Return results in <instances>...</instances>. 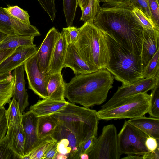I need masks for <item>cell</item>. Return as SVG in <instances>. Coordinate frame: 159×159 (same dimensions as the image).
Listing matches in <instances>:
<instances>
[{
    "mask_svg": "<svg viewBox=\"0 0 159 159\" xmlns=\"http://www.w3.org/2000/svg\"><path fill=\"white\" fill-rule=\"evenodd\" d=\"M6 111L4 106L0 107V142L5 137L7 130Z\"/></svg>",
    "mask_w": 159,
    "mask_h": 159,
    "instance_id": "41",
    "label": "cell"
},
{
    "mask_svg": "<svg viewBox=\"0 0 159 159\" xmlns=\"http://www.w3.org/2000/svg\"><path fill=\"white\" fill-rule=\"evenodd\" d=\"M78 6V0H63V11L68 26L73 24Z\"/></svg>",
    "mask_w": 159,
    "mask_h": 159,
    "instance_id": "30",
    "label": "cell"
},
{
    "mask_svg": "<svg viewBox=\"0 0 159 159\" xmlns=\"http://www.w3.org/2000/svg\"><path fill=\"white\" fill-rule=\"evenodd\" d=\"M15 48L0 50V63L11 54L13 52Z\"/></svg>",
    "mask_w": 159,
    "mask_h": 159,
    "instance_id": "47",
    "label": "cell"
},
{
    "mask_svg": "<svg viewBox=\"0 0 159 159\" xmlns=\"http://www.w3.org/2000/svg\"><path fill=\"white\" fill-rule=\"evenodd\" d=\"M159 49V30L144 28L140 55L144 70Z\"/></svg>",
    "mask_w": 159,
    "mask_h": 159,
    "instance_id": "15",
    "label": "cell"
},
{
    "mask_svg": "<svg viewBox=\"0 0 159 159\" xmlns=\"http://www.w3.org/2000/svg\"><path fill=\"white\" fill-rule=\"evenodd\" d=\"M7 36L6 34L0 31V43H1Z\"/></svg>",
    "mask_w": 159,
    "mask_h": 159,
    "instance_id": "53",
    "label": "cell"
},
{
    "mask_svg": "<svg viewBox=\"0 0 159 159\" xmlns=\"http://www.w3.org/2000/svg\"><path fill=\"white\" fill-rule=\"evenodd\" d=\"M68 46L64 35L61 32L56 44L46 74L50 75L61 72Z\"/></svg>",
    "mask_w": 159,
    "mask_h": 159,
    "instance_id": "20",
    "label": "cell"
},
{
    "mask_svg": "<svg viewBox=\"0 0 159 159\" xmlns=\"http://www.w3.org/2000/svg\"><path fill=\"white\" fill-rule=\"evenodd\" d=\"M8 145L13 151L15 159L24 157L25 135L22 125L15 124L7 128L5 136Z\"/></svg>",
    "mask_w": 159,
    "mask_h": 159,
    "instance_id": "18",
    "label": "cell"
},
{
    "mask_svg": "<svg viewBox=\"0 0 159 159\" xmlns=\"http://www.w3.org/2000/svg\"><path fill=\"white\" fill-rule=\"evenodd\" d=\"M57 142L58 152L67 155L68 159L71 152L68 140L65 138H62Z\"/></svg>",
    "mask_w": 159,
    "mask_h": 159,
    "instance_id": "43",
    "label": "cell"
},
{
    "mask_svg": "<svg viewBox=\"0 0 159 159\" xmlns=\"http://www.w3.org/2000/svg\"><path fill=\"white\" fill-rule=\"evenodd\" d=\"M159 80V74L155 76L141 79L129 85L119 87L112 97L101 107L110 106L126 97L147 93L154 87Z\"/></svg>",
    "mask_w": 159,
    "mask_h": 159,
    "instance_id": "10",
    "label": "cell"
},
{
    "mask_svg": "<svg viewBox=\"0 0 159 159\" xmlns=\"http://www.w3.org/2000/svg\"><path fill=\"white\" fill-rule=\"evenodd\" d=\"M159 74V49L144 69L143 78L155 76Z\"/></svg>",
    "mask_w": 159,
    "mask_h": 159,
    "instance_id": "32",
    "label": "cell"
},
{
    "mask_svg": "<svg viewBox=\"0 0 159 159\" xmlns=\"http://www.w3.org/2000/svg\"><path fill=\"white\" fill-rule=\"evenodd\" d=\"M127 121L148 136L159 139V118L142 116Z\"/></svg>",
    "mask_w": 159,
    "mask_h": 159,
    "instance_id": "21",
    "label": "cell"
},
{
    "mask_svg": "<svg viewBox=\"0 0 159 159\" xmlns=\"http://www.w3.org/2000/svg\"><path fill=\"white\" fill-rule=\"evenodd\" d=\"M132 11L144 28L159 30V27L156 25L151 18L141 10L134 7Z\"/></svg>",
    "mask_w": 159,
    "mask_h": 159,
    "instance_id": "34",
    "label": "cell"
},
{
    "mask_svg": "<svg viewBox=\"0 0 159 159\" xmlns=\"http://www.w3.org/2000/svg\"><path fill=\"white\" fill-rule=\"evenodd\" d=\"M15 159V157L5 137L0 142V159Z\"/></svg>",
    "mask_w": 159,
    "mask_h": 159,
    "instance_id": "38",
    "label": "cell"
},
{
    "mask_svg": "<svg viewBox=\"0 0 159 159\" xmlns=\"http://www.w3.org/2000/svg\"><path fill=\"white\" fill-rule=\"evenodd\" d=\"M123 159H143V156L137 155H128L125 157L121 158Z\"/></svg>",
    "mask_w": 159,
    "mask_h": 159,
    "instance_id": "49",
    "label": "cell"
},
{
    "mask_svg": "<svg viewBox=\"0 0 159 159\" xmlns=\"http://www.w3.org/2000/svg\"><path fill=\"white\" fill-rule=\"evenodd\" d=\"M89 159H119L117 129L113 124L104 126L94 147L88 154Z\"/></svg>",
    "mask_w": 159,
    "mask_h": 159,
    "instance_id": "8",
    "label": "cell"
},
{
    "mask_svg": "<svg viewBox=\"0 0 159 159\" xmlns=\"http://www.w3.org/2000/svg\"><path fill=\"white\" fill-rule=\"evenodd\" d=\"M158 81L151 90L148 113L150 117L159 118V83Z\"/></svg>",
    "mask_w": 159,
    "mask_h": 159,
    "instance_id": "31",
    "label": "cell"
},
{
    "mask_svg": "<svg viewBox=\"0 0 159 159\" xmlns=\"http://www.w3.org/2000/svg\"><path fill=\"white\" fill-rule=\"evenodd\" d=\"M52 115L82 143L92 136H97L99 120L95 110L69 102L64 109Z\"/></svg>",
    "mask_w": 159,
    "mask_h": 159,
    "instance_id": "5",
    "label": "cell"
},
{
    "mask_svg": "<svg viewBox=\"0 0 159 159\" xmlns=\"http://www.w3.org/2000/svg\"><path fill=\"white\" fill-rule=\"evenodd\" d=\"M69 102L48 98L39 100L31 106L29 111L37 117L52 115L60 112L67 106Z\"/></svg>",
    "mask_w": 159,
    "mask_h": 159,
    "instance_id": "19",
    "label": "cell"
},
{
    "mask_svg": "<svg viewBox=\"0 0 159 159\" xmlns=\"http://www.w3.org/2000/svg\"><path fill=\"white\" fill-rule=\"evenodd\" d=\"M58 123V119L52 115L38 117L37 130L39 138L43 139L51 136Z\"/></svg>",
    "mask_w": 159,
    "mask_h": 159,
    "instance_id": "24",
    "label": "cell"
},
{
    "mask_svg": "<svg viewBox=\"0 0 159 159\" xmlns=\"http://www.w3.org/2000/svg\"><path fill=\"white\" fill-rule=\"evenodd\" d=\"M34 37L33 36L21 34L7 35L0 43V50L34 45Z\"/></svg>",
    "mask_w": 159,
    "mask_h": 159,
    "instance_id": "25",
    "label": "cell"
},
{
    "mask_svg": "<svg viewBox=\"0 0 159 159\" xmlns=\"http://www.w3.org/2000/svg\"><path fill=\"white\" fill-rule=\"evenodd\" d=\"M133 8L101 7L93 23L126 48L140 55L144 28L133 12Z\"/></svg>",
    "mask_w": 159,
    "mask_h": 159,
    "instance_id": "1",
    "label": "cell"
},
{
    "mask_svg": "<svg viewBox=\"0 0 159 159\" xmlns=\"http://www.w3.org/2000/svg\"><path fill=\"white\" fill-rule=\"evenodd\" d=\"M14 79L12 74L0 81V107L9 103L14 93Z\"/></svg>",
    "mask_w": 159,
    "mask_h": 159,
    "instance_id": "26",
    "label": "cell"
},
{
    "mask_svg": "<svg viewBox=\"0 0 159 159\" xmlns=\"http://www.w3.org/2000/svg\"><path fill=\"white\" fill-rule=\"evenodd\" d=\"M55 141L51 136L43 139L38 146L29 154L24 156L22 159H43L47 150Z\"/></svg>",
    "mask_w": 159,
    "mask_h": 159,
    "instance_id": "29",
    "label": "cell"
},
{
    "mask_svg": "<svg viewBox=\"0 0 159 159\" xmlns=\"http://www.w3.org/2000/svg\"><path fill=\"white\" fill-rule=\"evenodd\" d=\"M130 0H99V1L104 2L102 7L109 8L131 7Z\"/></svg>",
    "mask_w": 159,
    "mask_h": 159,
    "instance_id": "40",
    "label": "cell"
},
{
    "mask_svg": "<svg viewBox=\"0 0 159 159\" xmlns=\"http://www.w3.org/2000/svg\"><path fill=\"white\" fill-rule=\"evenodd\" d=\"M57 152V142L56 141L47 150L43 159H54Z\"/></svg>",
    "mask_w": 159,
    "mask_h": 159,
    "instance_id": "44",
    "label": "cell"
},
{
    "mask_svg": "<svg viewBox=\"0 0 159 159\" xmlns=\"http://www.w3.org/2000/svg\"><path fill=\"white\" fill-rule=\"evenodd\" d=\"M149 136L125 120L118 134L119 151L123 154L143 156L149 151L145 142Z\"/></svg>",
    "mask_w": 159,
    "mask_h": 159,
    "instance_id": "7",
    "label": "cell"
},
{
    "mask_svg": "<svg viewBox=\"0 0 159 159\" xmlns=\"http://www.w3.org/2000/svg\"><path fill=\"white\" fill-rule=\"evenodd\" d=\"M145 144L149 151H153L159 147V139H156L152 137L149 136L146 139Z\"/></svg>",
    "mask_w": 159,
    "mask_h": 159,
    "instance_id": "45",
    "label": "cell"
},
{
    "mask_svg": "<svg viewBox=\"0 0 159 159\" xmlns=\"http://www.w3.org/2000/svg\"><path fill=\"white\" fill-rule=\"evenodd\" d=\"M68 156L67 155L63 154L57 152L54 159H68Z\"/></svg>",
    "mask_w": 159,
    "mask_h": 159,
    "instance_id": "50",
    "label": "cell"
},
{
    "mask_svg": "<svg viewBox=\"0 0 159 159\" xmlns=\"http://www.w3.org/2000/svg\"><path fill=\"white\" fill-rule=\"evenodd\" d=\"M28 83V88L40 98H47V87L50 75L42 73L37 64L36 53L23 64Z\"/></svg>",
    "mask_w": 159,
    "mask_h": 159,
    "instance_id": "9",
    "label": "cell"
},
{
    "mask_svg": "<svg viewBox=\"0 0 159 159\" xmlns=\"http://www.w3.org/2000/svg\"><path fill=\"white\" fill-rule=\"evenodd\" d=\"M90 0H78V6L80 8L82 12L88 4Z\"/></svg>",
    "mask_w": 159,
    "mask_h": 159,
    "instance_id": "48",
    "label": "cell"
},
{
    "mask_svg": "<svg viewBox=\"0 0 159 159\" xmlns=\"http://www.w3.org/2000/svg\"><path fill=\"white\" fill-rule=\"evenodd\" d=\"M143 156V159H159V147L152 151H149Z\"/></svg>",
    "mask_w": 159,
    "mask_h": 159,
    "instance_id": "46",
    "label": "cell"
},
{
    "mask_svg": "<svg viewBox=\"0 0 159 159\" xmlns=\"http://www.w3.org/2000/svg\"><path fill=\"white\" fill-rule=\"evenodd\" d=\"M97 136H92L83 141L79 148L76 159H79L80 155L82 153L88 154L92 150L95 145Z\"/></svg>",
    "mask_w": 159,
    "mask_h": 159,
    "instance_id": "37",
    "label": "cell"
},
{
    "mask_svg": "<svg viewBox=\"0 0 159 159\" xmlns=\"http://www.w3.org/2000/svg\"><path fill=\"white\" fill-rule=\"evenodd\" d=\"M37 50L35 44L16 48L13 52L0 63V75L8 73L23 65L26 60L36 53Z\"/></svg>",
    "mask_w": 159,
    "mask_h": 159,
    "instance_id": "14",
    "label": "cell"
},
{
    "mask_svg": "<svg viewBox=\"0 0 159 159\" xmlns=\"http://www.w3.org/2000/svg\"><path fill=\"white\" fill-rule=\"evenodd\" d=\"M130 3L131 6L140 10L151 18L148 0H131Z\"/></svg>",
    "mask_w": 159,
    "mask_h": 159,
    "instance_id": "42",
    "label": "cell"
},
{
    "mask_svg": "<svg viewBox=\"0 0 159 159\" xmlns=\"http://www.w3.org/2000/svg\"><path fill=\"white\" fill-rule=\"evenodd\" d=\"M9 15L24 23L30 24V16L26 11L21 8L18 6H7V7L3 8Z\"/></svg>",
    "mask_w": 159,
    "mask_h": 159,
    "instance_id": "33",
    "label": "cell"
},
{
    "mask_svg": "<svg viewBox=\"0 0 159 159\" xmlns=\"http://www.w3.org/2000/svg\"><path fill=\"white\" fill-rule=\"evenodd\" d=\"M66 83L64 81L61 72L51 75L48 84V98L64 101Z\"/></svg>",
    "mask_w": 159,
    "mask_h": 159,
    "instance_id": "22",
    "label": "cell"
},
{
    "mask_svg": "<svg viewBox=\"0 0 159 159\" xmlns=\"http://www.w3.org/2000/svg\"><path fill=\"white\" fill-rule=\"evenodd\" d=\"M150 94L140 93L125 97L113 105L97 111L99 120L132 119L148 113Z\"/></svg>",
    "mask_w": 159,
    "mask_h": 159,
    "instance_id": "6",
    "label": "cell"
},
{
    "mask_svg": "<svg viewBox=\"0 0 159 159\" xmlns=\"http://www.w3.org/2000/svg\"><path fill=\"white\" fill-rule=\"evenodd\" d=\"M79 159H89V156L88 154L82 153L79 156Z\"/></svg>",
    "mask_w": 159,
    "mask_h": 159,
    "instance_id": "52",
    "label": "cell"
},
{
    "mask_svg": "<svg viewBox=\"0 0 159 159\" xmlns=\"http://www.w3.org/2000/svg\"><path fill=\"white\" fill-rule=\"evenodd\" d=\"M38 117L30 111L22 114V125L25 135L24 156L29 154L43 140L40 139L38 135Z\"/></svg>",
    "mask_w": 159,
    "mask_h": 159,
    "instance_id": "13",
    "label": "cell"
},
{
    "mask_svg": "<svg viewBox=\"0 0 159 159\" xmlns=\"http://www.w3.org/2000/svg\"><path fill=\"white\" fill-rule=\"evenodd\" d=\"M69 67L76 75L85 74L96 71L91 67L82 58L74 44L68 46L63 68Z\"/></svg>",
    "mask_w": 159,
    "mask_h": 159,
    "instance_id": "17",
    "label": "cell"
},
{
    "mask_svg": "<svg viewBox=\"0 0 159 159\" xmlns=\"http://www.w3.org/2000/svg\"><path fill=\"white\" fill-rule=\"evenodd\" d=\"M0 31L7 35H26L34 37L41 34L37 28L24 23L8 14L0 7Z\"/></svg>",
    "mask_w": 159,
    "mask_h": 159,
    "instance_id": "11",
    "label": "cell"
},
{
    "mask_svg": "<svg viewBox=\"0 0 159 159\" xmlns=\"http://www.w3.org/2000/svg\"><path fill=\"white\" fill-rule=\"evenodd\" d=\"M11 74V72L3 75H0V81L7 78Z\"/></svg>",
    "mask_w": 159,
    "mask_h": 159,
    "instance_id": "51",
    "label": "cell"
},
{
    "mask_svg": "<svg viewBox=\"0 0 159 159\" xmlns=\"http://www.w3.org/2000/svg\"><path fill=\"white\" fill-rule=\"evenodd\" d=\"M99 0H90L82 12L80 20L84 24L87 22L93 23L100 9Z\"/></svg>",
    "mask_w": 159,
    "mask_h": 159,
    "instance_id": "28",
    "label": "cell"
},
{
    "mask_svg": "<svg viewBox=\"0 0 159 159\" xmlns=\"http://www.w3.org/2000/svg\"><path fill=\"white\" fill-rule=\"evenodd\" d=\"M24 71L23 65H21L14 69L12 74L14 79L12 98L18 102L20 111L22 114L24 112L29 105L28 95L25 88Z\"/></svg>",
    "mask_w": 159,
    "mask_h": 159,
    "instance_id": "16",
    "label": "cell"
},
{
    "mask_svg": "<svg viewBox=\"0 0 159 159\" xmlns=\"http://www.w3.org/2000/svg\"><path fill=\"white\" fill-rule=\"evenodd\" d=\"M22 114L20 111L18 102L12 98L9 103L8 109L6 111L7 128L15 124L22 125Z\"/></svg>",
    "mask_w": 159,
    "mask_h": 159,
    "instance_id": "27",
    "label": "cell"
},
{
    "mask_svg": "<svg viewBox=\"0 0 159 159\" xmlns=\"http://www.w3.org/2000/svg\"><path fill=\"white\" fill-rule=\"evenodd\" d=\"M40 4L53 22L56 17L57 11L55 0H37Z\"/></svg>",
    "mask_w": 159,
    "mask_h": 159,
    "instance_id": "36",
    "label": "cell"
},
{
    "mask_svg": "<svg viewBox=\"0 0 159 159\" xmlns=\"http://www.w3.org/2000/svg\"><path fill=\"white\" fill-rule=\"evenodd\" d=\"M114 77L106 68L75 75L66 84L65 98L70 102L89 108L102 104L112 88Z\"/></svg>",
    "mask_w": 159,
    "mask_h": 159,
    "instance_id": "2",
    "label": "cell"
},
{
    "mask_svg": "<svg viewBox=\"0 0 159 159\" xmlns=\"http://www.w3.org/2000/svg\"><path fill=\"white\" fill-rule=\"evenodd\" d=\"M74 45L79 54L92 68H105L110 60L106 34L93 23L87 22L80 27Z\"/></svg>",
    "mask_w": 159,
    "mask_h": 159,
    "instance_id": "3",
    "label": "cell"
},
{
    "mask_svg": "<svg viewBox=\"0 0 159 159\" xmlns=\"http://www.w3.org/2000/svg\"><path fill=\"white\" fill-rule=\"evenodd\" d=\"M110 60L105 68L122 85L143 78L144 69L140 55L134 53L106 34Z\"/></svg>",
    "mask_w": 159,
    "mask_h": 159,
    "instance_id": "4",
    "label": "cell"
},
{
    "mask_svg": "<svg viewBox=\"0 0 159 159\" xmlns=\"http://www.w3.org/2000/svg\"><path fill=\"white\" fill-rule=\"evenodd\" d=\"M51 136L57 141L62 138L67 139L71 149L68 159H76L79 149L82 142L75 134L59 123Z\"/></svg>",
    "mask_w": 159,
    "mask_h": 159,
    "instance_id": "23",
    "label": "cell"
},
{
    "mask_svg": "<svg viewBox=\"0 0 159 159\" xmlns=\"http://www.w3.org/2000/svg\"><path fill=\"white\" fill-rule=\"evenodd\" d=\"M80 28H78L73 26H69L62 28V32L65 37L68 45L74 44L77 40Z\"/></svg>",
    "mask_w": 159,
    "mask_h": 159,
    "instance_id": "35",
    "label": "cell"
},
{
    "mask_svg": "<svg viewBox=\"0 0 159 159\" xmlns=\"http://www.w3.org/2000/svg\"><path fill=\"white\" fill-rule=\"evenodd\" d=\"M60 35V33L54 27L50 29L36 53L38 66L42 73L47 72L54 48Z\"/></svg>",
    "mask_w": 159,
    "mask_h": 159,
    "instance_id": "12",
    "label": "cell"
},
{
    "mask_svg": "<svg viewBox=\"0 0 159 159\" xmlns=\"http://www.w3.org/2000/svg\"><path fill=\"white\" fill-rule=\"evenodd\" d=\"M148 0L151 19L156 25L159 27V0Z\"/></svg>",
    "mask_w": 159,
    "mask_h": 159,
    "instance_id": "39",
    "label": "cell"
}]
</instances>
